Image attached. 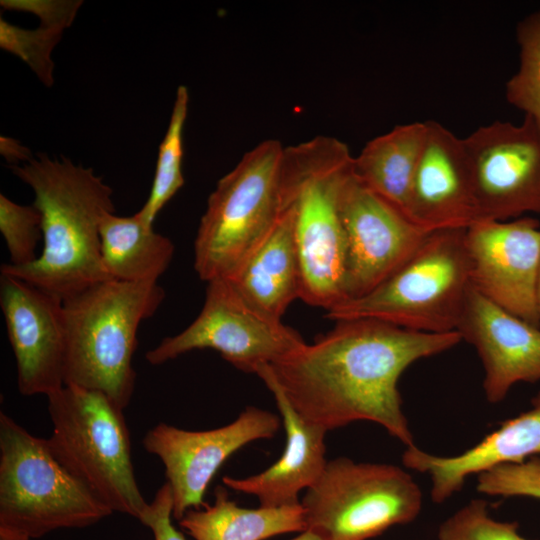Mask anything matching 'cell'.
Instances as JSON below:
<instances>
[{"label": "cell", "instance_id": "cell-25", "mask_svg": "<svg viewBox=\"0 0 540 540\" xmlns=\"http://www.w3.org/2000/svg\"><path fill=\"white\" fill-rule=\"evenodd\" d=\"M519 66L506 83L507 101L530 117L540 131V9L516 27Z\"/></svg>", "mask_w": 540, "mask_h": 540}, {"label": "cell", "instance_id": "cell-23", "mask_svg": "<svg viewBox=\"0 0 540 540\" xmlns=\"http://www.w3.org/2000/svg\"><path fill=\"white\" fill-rule=\"evenodd\" d=\"M179 525L195 540H265L306 530L301 504L248 509L232 501L222 486L215 489L213 505L191 509Z\"/></svg>", "mask_w": 540, "mask_h": 540}, {"label": "cell", "instance_id": "cell-8", "mask_svg": "<svg viewBox=\"0 0 540 540\" xmlns=\"http://www.w3.org/2000/svg\"><path fill=\"white\" fill-rule=\"evenodd\" d=\"M47 398L49 439L61 457L113 512L140 521L149 503L136 481L124 410L104 393L75 385Z\"/></svg>", "mask_w": 540, "mask_h": 540}, {"label": "cell", "instance_id": "cell-24", "mask_svg": "<svg viewBox=\"0 0 540 540\" xmlns=\"http://www.w3.org/2000/svg\"><path fill=\"white\" fill-rule=\"evenodd\" d=\"M189 104L188 89L180 85L176 91L168 128L159 146L150 194L137 212L147 225L153 222L162 208L182 188L183 131Z\"/></svg>", "mask_w": 540, "mask_h": 540}, {"label": "cell", "instance_id": "cell-5", "mask_svg": "<svg viewBox=\"0 0 540 540\" xmlns=\"http://www.w3.org/2000/svg\"><path fill=\"white\" fill-rule=\"evenodd\" d=\"M113 510L66 463L51 440L0 414V525L31 539L85 528Z\"/></svg>", "mask_w": 540, "mask_h": 540}, {"label": "cell", "instance_id": "cell-17", "mask_svg": "<svg viewBox=\"0 0 540 540\" xmlns=\"http://www.w3.org/2000/svg\"><path fill=\"white\" fill-rule=\"evenodd\" d=\"M409 218L432 232L467 229L479 220L473 178L463 138L441 123L426 121Z\"/></svg>", "mask_w": 540, "mask_h": 540}, {"label": "cell", "instance_id": "cell-33", "mask_svg": "<svg viewBox=\"0 0 540 540\" xmlns=\"http://www.w3.org/2000/svg\"><path fill=\"white\" fill-rule=\"evenodd\" d=\"M0 540H31V538L18 530L0 525Z\"/></svg>", "mask_w": 540, "mask_h": 540}, {"label": "cell", "instance_id": "cell-18", "mask_svg": "<svg viewBox=\"0 0 540 540\" xmlns=\"http://www.w3.org/2000/svg\"><path fill=\"white\" fill-rule=\"evenodd\" d=\"M255 374L273 394L286 430V445L281 457L268 469L246 478L224 476L223 483L232 490L255 496L261 507L297 505L299 493L311 487L326 467L327 431L299 415L270 365H262Z\"/></svg>", "mask_w": 540, "mask_h": 540}, {"label": "cell", "instance_id": "cell-10", "mask_svg": "<svg viewBox=\"0 0 540 540\" xmlns=\"http://www.w3.org/2000/svg\"><path fill=\"white\" fill-rule=\"evenodd\" d=\"M203 307L180 333L164 338L145 358L160 365L193 350L212 349L235 368L256 373L306 342L281 319L270 317L248 303L224 278L207 282Z\"/></svg>", "mask_w": 540, "mask_h": 540}, {"label": "cell", "instance_id": "cell-12", "mask_svg": "<svg viewBox=\"0 0 540 540\" xmlns=\"http://www.w3.org/2000/svg\"><path fill=\"white\" fill-rule=\"evenodd\" d=\"M280 426L276 414L249 406L233 422L215 429L190 431L166 423L150 429L143 446L163 463L174 519L205 505L210 481L231 455L250 442L273 438Z\"/></svg>", "mask_w": 540, "mask_h": 540}, {"label": "cell", "instance_id": "cell-15", "mask_svg": "<svg viewBox=\"0 0 540 540\" xmlns=\"http://www.w3.org/2000/svg\"><path fill=\"white\" fill-rule=\"evenodd\" d=\"M0 305L17 364L22 395H45L65 385L63 300L21 278L0 276Z\"/></svg>", "mask_w": 540, "mask_h": 540}, {"label": "cell", "instance_id": "cell-21", "mask_svg": "<svg viewBox=\"0 0 540 540\" xmlns=\"http://www.w3.org/2000/svg\"><path fill=\"white\" fill-rule=\"evenodd\" d=\"M425 136L426 121L397 125L368 141L353 158L356 178L407 218Z\"/></svg>", "mask_w": 540, "mask_h": 540}, {"label": "cell", "instance_id": "cell-6", "mask_svg": "<svg viewBox=\"0 0 540 540\" xmlns=\"http://www.w3.org/2000/svg\"><path fill=\"white\" fill-rule=\"evenodd\" d=\"M278 140L260 142L217 183L194 242L199 278L232 279L285 210Z\"/></svg>", "mask_w": 540, "mask_h": 540}, {"label": "cell", "instance_id": "cell-13", "mask_svg": "<svg viewBox=\"0 0 540 540\" xmlns=\"http://www.w3.org/2000/svg\"><path fill=\"white\" fill-rule=\"evenodd\" d=\"M341 214L346 239L345 300L364 296L383 283L430 233L363 185L354 171L343 188Z\"/></svg>", "mask_w": 540, "mask_h": 540}, {"label": "cell", "instance_id": "cell-29", "mask_svg": "<svg viewBox=\"0 0 540 540\" xmlns=\"http://www.w3.org/2000/svg\"><path fill=\"white\" fill-rule=\"evenodd\" d=\"M476 489L489 496L540 499V457L505 464L477 475Z\"/></svg>", "mask_w": 540, "mask_h": 540}, {"label": "cell", "instance_id": "cell-14", "mask_svg": "<svg viewBox=\"0 0 540 540\" xmlns=\"http://www.w3.org/2000/svg\"><path fill=\"white\" fill-rule=\"evenodd\" d=\"M471 286L507 312L540 327V223L532 217L481 220L466 229Z\"/></svg>", "mask_w": 540, "mask_h": 540}, {"label": "cell", "instance_id": "cell-7", "mask_svg": "<svg viewBox=\"0 0 540 540\" xmlns=\"http://www.w3.org/2000/svg\"><path fill=\"white\" fill-rule=\"evenodd\" d=\"M470 287L466 229L436 230L383 283L337 304L326 317L371 318L426 333L457 331Z\"/></svg>", "mask_w": 540, "mask_h": 540}, {"label": "cell", "instance_id": "cell-27", "mask_svg": "<svg viewBox=\"0 0 540 540\" xmlns=\"http://www.w3.org/2000/svg\"><path fill=\"white\" fill-rule=\"evenodd\" d=\"M63 30L40 26L24 29L0 21V47L23 60L47 87L54 84L52 51L62 38Z\"/></svg>", "mask_w": 540, "mask_h": 540}, {"label": "cell", "instance_id": "cell-16", "mask_svg": "<svg viewBox=\"0 0 540 540\" xmlns=\"http://www.w3.org/2000/svg\"><path fill=\"white\" fill-rule=\"evenodd\" d=\"M457 331L481 359L488 402H501L517 383L540 381V327L498 307L472 286Z\"/></svg>", "mask_w": 540, "mask_h": 540}, {"label": "cell", "instance_id": "cell-22", "mask_svg": "<svg viewBox=\"0 0 540 540\" xmlns=\"http://www.w3.org/2000/svg\"><path fill=\"white\" fill-rule=\"evenodd\" d=\"M100 251L110 279L125 282H157L169 267L175 247L135 213H107L100 224Z\"/></svg>", "mask_w": 540, "mask_h": 540}, {"label": "cell", "instance_id": "cell-1", "mask_svg": "<svg viewBox=\"0 0 540 540\" xmlns=\"http://www.w3.org/2000/svg\"><path fill=\"white\" fill-rule=\"evenodd\" d=\"M461 341L458 331L426 333L371 318L340 320L270 367L306 421L327 432L370 421L409 447L415 444L399 379L414 362Z\"/></svg>", "mask_w": 540, "mask_h": 540}, {"label": "cell", "instance_id": "cell-2", "mask_svg": "<svg viewBox=\"0 0 540 540\" xmlns=\"http://www.w3.org/2000/svg\"><path fill=\"white\" fill-rule=\"evenodd\" d=\"M11 172L34 192L33 205L42 216L43 248L32 264L1 273L21 278L64 300L110 279L100 251V224L115 212L113 190L93 169L71 160L39 154Z\"/></svg>", "mask_w": 540, "mask_h": 540}, {"label": "cell", "instance_id": "cell-32", "mask_svg": "<svg viewBox=\"0 0 540 540\" xmlns=\"http://www.w3.org/2000/svg\"><path fill=\"white\" fill-rule=\"evenodd\" d=\"M0 152L10 166L17 165L18 162L26 163L33 158L27 147L6 136L0 138Z\"/></svg>", "mask_w": 540, "mask_h": 540}, {"label": "cell", "instance_id": "cell-3", "mask_svg": "<svg viewBox=\"0 0 540 540\" xmlns=\"http://www.w3.org/2000/svg\"><path fill=\"white\" fill-rule=\"evenodd\" d=\"M353 158L344 142L330 136L284 147L282 155L284 205L293 211L300 261V299L326 311L346 298L341 197Z\"/></svg>", "mask_w": 540, "mask_h": 540}, {"label": "cell", "instance_id": "cell-35", "mask_svg": "<svg viewBox=\"0 0 540 540\" xmlns=\"http://www.w3.org/2000/svg\"><path fill=\"white\" fill-rule=\"evenodd\" d=\"M537 308H538V313L540 317V266H539L538 282H537Z\"/></svg>", "mask_w": 540, "mask_h": 540}, {"label": "cell", "instance_id": "cell-30", "mask_svg": "<svg viewBox=\"0 0 540 540\" xmlns=\"http://www.w3.org/2000/svg\"><path fill=\"white\" fill-rule=\"evenodd\" d=\"M82 3L78 0H1L0 2L5 9L36 15L41 20V26L63 31L72 24Z\"/></svg>", "mask_w": 540, "mask_h": 540}, {"label": "cell", "instance_id": "cell-19", "mask_svg": "<svg viewBox=\"0 0 540 540\" xmlns=\"http://www.w3.org/2000/svg\"><path fill=\"white\" fill-rule=\"evenodd\" d=\"M540 455V392L531 400V407L500 423L499 427L466 451L453 456H440L406 447L404 466L428 474L431 498L441 504L460 491L466 479L497 466L519 464Z\"/></svg>", "mask_w": 540, "mask_h": 540}, {"label": "cell", "instance_id": "cell-11", "mask_svg": "<svg viewBox=\"0 0 540 540\" xmlns=\"http://www.w3.org/2000/svg\"><path fill=\"white\" fill-rule=\"evenodd\" d=\"M479 220L507 221L540 213V131L524 116L521 124L494 121L463 138Z\"/></svg>", "mask_w": 540, "mask_h": 540}, {"label": "cell", "instance_id": "cell-34", "mask_svg": "<svg viewBox=\"0 0 540 540\" xmlns=\"http://www.w3.org/2000/svg\"><path fill=\"white\" fill-rule=\"evenodd\" d=\"M291 540H323L318 534L311 530L300 532V535Z\"/></svg>", "mask_w": 540, "mask_h": 540}, {"label": "cell", "instance_id": "cell-20", "mask_svg": "<svg viewBox=\"0 0 540 540\" xmlns=\"http://www.w3.org/2000/svg\"><path fill=\"white\" fill-rule=\"evenodd\" d=\"M230 280L242 297L262 313L281 319L301 295V269L293 211L287 207L278 222Z\"/></svg>", "mask_w": 540, "mask_h": 540}, {"label": "cell", "instance_id": "cell-9", "mask_svg": "<svg viewBox=\"0 0 540 540\" xmlns=\"http://www.w3.org/2000/svg\"><path fill=\"white\" fill-rule=\"evenodd\" d=\"M300 504L306 530L323 540H369L414 521L422 492L399 466L338 457L327 462Z\"/></svg>", "mask_w": 540, "mask_h": 540}, {"label": "cell", "instance_id": "cell-26", "mask_svg": "<svg viewBox=\"0 0 540 540\" xmlns=\"http://www.w3.org/2000/svg\"><path fill=\"white\" fill-rule=\"evenodd\" d=\"M0 231L9 252L11 267L32 264L39 254L36 248L42 235V216L32 205H20L0 195Z\"/></svg>", "mask_w": 540, "mask_h": 540}, {"label": "cell", "instance_id": "cell-4", "mask_svg": "<svg viewBox=\"0 0 540 540\" xmlns=\"http://www.w3.org/2000/svg\"><path fill=\"white\" fill-rule=\"evenodd\" d=\"M164 298L158 282L115 279L96 282L65 298V385L102 392L124 410L135 388L132 361L138 328Z\"/></svg>", "mask_w": 540, "mask_h": 540}, {"label": "cell", "instance_id": "cell-28", "mask_svg": "<svg viewBox=\"0 0 540 540\" xmlns=\"http://www.w3.org/2000/svg\"><path fill=\"white\" fill-rule=\"evenodd\" d=\"M438 540H530L518 533L517 522L494 519L488 503L473 499L440 525Z\"/></svg>", "mask_w": 540, "mask_h": 540}, {"label": "cell", "instance_id": "cell-31", "mask_svg": "<svg viewBox=\"0 0 540 540\" xmlns=\"http://www.w3.org/2000/svg\"><path fill=\"white\" fill-rule=\"evenodd\" d=\"M172 518H174L173 499L166 482L156 492L140 522L152 531L154 540H186L173 525Z\"/></svg>", "mask_w": 540, "mask_h": 540}]
</instances>
